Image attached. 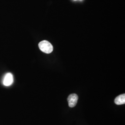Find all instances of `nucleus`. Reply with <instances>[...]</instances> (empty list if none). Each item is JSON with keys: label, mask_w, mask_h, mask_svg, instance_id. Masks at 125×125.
I'll list each match as a JSON object with an SVG mask.
<instances>
[{"label": "nucleus", "mask_w": 125, "mask_h": 125, "mask_svg": "<svg viewBox=\"0 0 125 125\" xmlns=\"http://www.w3.org/2000/svg\"><path fill=\"white\" fill-rule=\"evenodd\" d=\"M115 103L117 105H122L125 103V94L118 95L115 100Z\"/></svg>", "instance_id": "20e7f679"}, {"label": "nucleus", "mask_w": 125, "mask_h": 125, "mask_svg": "<svg viewBox=\"0 0 125 125\" xmlns=\"http://www.w3.org/2000/svg\"><path fill=\"white\" fill-rule=\"evenodd\" d=\"M39 46L40 50L45 53L49 54L53 51V46L46 40L41 41L39 44Z\"/></svg>", "instance_id": "f257e3e1"}, {"label": "nucleus", "mask_w": 125, "mask_h": 125, "mask_svg": "<svg viewBox=\"0 0 125 125\" xmlns=\"http://www.w3.org/2000/svg\"><path fill=\"white\" fill-rule=\"evenodd\" d=\"M78 99V96L76 94H71L67 98V101L69 103V106L70 107H75L77 103Z\"/></svg>", "instance_id": "f03ea898"}, {"label": "nucleus", "mask_w": 125, "mask_h": 125, "mask_svg": "<svg viewBox=\"0 0 125 125\" xmlns=\"http://www.w3.org/2000/svg\"><path fill=\"white\" fill-rule=\"evenodd\" d=\"M13 75L10 73H8L5 75L3 81V83L6 86H9L13 83Z\"/></svg>", "instance_id": "7ed1b4c3"}]
</instances>
